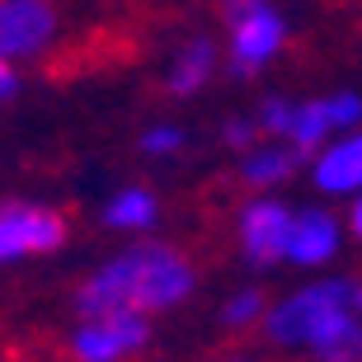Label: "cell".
Masks as SVG:
<instances>
[{"label":"cell","instance_id":"1","mask_svg":"<svg viewBox=\"0 0 362 362\" xmlns=\"http://www.w3.org/2000/svg\"><path fill=\"white\" fill-rule=\"evenodd\" d=\"M193 287V269L165 245H141L113 259L104 273H94L81 292V315H113V310H160L184 301Z\"/></svg>","mask_w":362,"mask_h":362},{"label":"cell","instance_id":"2","mask_svg":"<svg viewBox=\"0 0 362 362\" xmlns=\"http://www.w3.org/2000/svg\"><path fill=\"white\" fill-rule=\"evenodd\" d=\"M230 14V52H235V71L250 76L264 66L282 47V19L264 5V0H226Z\"/></svg>","mask_w":362,"mask_h":362},{"label":"cell","instance_id":"3","mask_svg":"<svg viewBox=\"0 0 362 362\" xmlns=\"http://www.w3.org/2000/svg\"><path fill=\"white\" fill-rule=\"evenodd\" d=\"M339 306H349V287H344V282L306 287L301 296H292V301H282V306L273 310L269 334L278 339V344H310V334L320 329V320Z\"/></svg>","mask_w":362,"mask_h":362},{"label":"cell","instance_id":"4","mask_svg":"<svg viewBox=\"0 0 362 362\" xmlns=\"http://www.w3.org/2000/svg\"><path fill=\"white\" fill-rule=\"evenodd\" d=\"M62 240H66V221H62L57 212L10 202L5 216H0V255H5V259L42 255V250H57Z\"/></svg>","mask_w":362,"mask_h":362},{"label":"cell","instance_id":"5","mask_svg":"<svg viewBox=\"0 0 362 362\" xmlns=\"http://www.w3.org/2000/svg\"><path fill=\"white\" fill-rule=\"evenodd\" d=\"M146 344V320L141 310H113V315H94L90 325H81L76 334V353L85 362H118L122 353H132Z\"/></svg>","mask_w":362,"mask_h":362},{"label":"cell","instance_id":"6","mask_svg":"<svg viewBox=\"0 0 362 362\" xmlns=\"http://www.w3.org/2000/svg\"><path fill=\"white\" fill-rule=\"evenodd\" d=\"M52 10L42 0H5L0 10V52L5 57H28L52 38Z\"/></svg>","mask_w":362,"mask_h":362},{"label":"cell","instance_id":"7","mask_svg":"<svg viewBox=\"0 0 362 362\" xmlns=\"http://www.w3.org/2000/svg\"><path fill=\"white\" fill-rule=\"evenodd\" d=\"M292 226H296V221L282 212L278 202H255V207H245L240 235H245L250 259H259V264L282 259V255H287V245H292Z\"/></svg>","mask_w":362,"mask_h":362},{"label":"cell","instance_id":"8","mask_svg":"<svg viewBox=\"0 0 362 362\" xmlns=\"http://www.w3.org/2000/svg\"><path fill=\"white\" fill-rule=\"evenodd\" d=\"M310 349L320 353V362H358L362 358V329L353 325L349 306L329 310L320 320V329L310 334Z\"/></svg>","mask_w":362,"mask_h":362},{"label":"cell","instance_id":"9","mask_svg":"<svg viewBox=\"0 0 362 362\" xmlns=\"http://www.w3.org/2000/svg\"><path fill=\"white\" fill-rule=\"evenodd\" d=\"M339 245V226L334 216L325 212H301L292 226V245H287V255L296 259V264H325V259L334 255Z\"/></svg>","mask_w":362,"mask_h":362},{"label":"cell","instance_id":"10","mask_svg":"<svg viewBox=\"0 0 362 362\" xmlns=\"http://www.w3.org/2000/svg\"><path fill=\"white\" fill-rule=\"evenodd\" d=\"M315 179H320V188H329V193H353V188H362V136H349V141H339V146H329L315 160Z\"/></svg>","mask_w":362,"mask_h":362},{"label":"cell","instance_id":"11","mask_svg":"<svg viewBox=\"0 0 362 362\" xmlns=\"http://www.w3.org/2000/svg\"><path fill=\"white\" fill-rule=\"evenodd\" d=\"M151 216H156V198H151L146 188H127V193H118V198L108 202L104 221L108 226H122V230H136V226H146Z\"/></svg>","mask_w":362,"mask_h":362},{"label":"cell","instance_id":"12","mask_svg":"<svg viewBox=\"0 0 362 362\" xmlns=\"http://www.w3.org/2000/svg\"><path fill=\"white\" fill-rule=\"evenodd\" d=\"M329 127H334V108L329 104H301L292 113V132L287 136H296V151H306V146H315Z\"/></svg>","mask_w":362,"mask_h":362},{"label":"cell","instance_id":"13","mask_svg":"<svg viewBox=\"0 0 362 362\" xmlns=\"http://www.w3.org/2000/svg\"><path fill=\"white\" fill-rule=\"evenodd\" d=\"M301 160V151L292 146H278V151H255L250 160H245V179L250 184H273V179H282L292 165Z\"/></svg>","mask_w":362,"mask_h":362},{"label":"cell","instance_id":"14","mask_svg":"<svg viewBox=\"0 0 362 362\" xmlns=\"http://www.w3.org/2000/svg\"><path fill=\"white\" fill-rule=\"evenodd\" d=\"M207 71H212V47H207V42L184 47V57H179V66H175V90L179 94L198 90V85L207 81Z\"/></svg>","mask_w":362,"mask_h":362},{"label":"cell","instance_id":"15","mask_svg":"<svg viewBox=\"0 0 362 362\" xmlns=\"http://www.w3.org/2000/svg\"><path fill=\"white\" fill-rule=\"evenodd\" d=\"M292 113H296V108H287L282 99H269L264 113H259V122H264L269 132H292Z\"/></svg>","mask_w":362,"mask_h":362},{"label":"cell","instance_id":"16","mask_svg":"<svg viewBox=\"0 0 362 362\" xmlns=\"http://www.w3.org/2000/svg\"><path fill=\"white\" fill-rule=\"evenodd\" d=\"M259 306H264V301H259V292H240V296H235V301L226 306V325H245V320H255Z\"/></svg>","mask_w":362,"mask_h":362},{"label":"cell","instance_id":"17","mask_svg":"<svg viewBox=\"0 0 362 362\" xmlns=\"http://www.w3.org/2000/svg\"><path fill=\"white\" fill-rule=\"evenodd\" d=\"M329 108H334V127H353V122L362 118V99H353V94L329 99Z\"/></svg>","mask_w":362,"mask_h":362},{"label":"cell","instance_id":"18","mask_svg":"<svg viewBox=\"0 0 362 362\" xmlns=\"http://www.w3.org/2000/svg\"><path fill=\"white\" fill-rule=\"evenodd\" d=\"M179 141H184V136H179V132H175V127H156V132H151V136H146V141H141V146H146V151H151V156H165V151H175V146H179Z\"/></svg>","mask_w":362,"mask_h":362},{"label":"cell","instance_id":"19","mask_svg":"<svg viewBox=\"0 0 362 362\" xmlns=\"http://www.w3.org/2000/svg\"><path fill=\"white\" fill-rule=\"evenodd\" d=\"M353 230L362 235V198H358V207H353Z\"/></svg>","mask_w":362,"mask_h":362},{"label":"cell","instance_id":"20","mask_svg":"<svg viewBox=\"0 0 362 362\" xmlns=\"http://www.w3.org/2000/svg\"><path fill=\"white\" fill-rule=\"evenodd\" d=\"M358 306H362V292H358Z\"/></svg>","mask_w":362,"mask_h":362}]
</instances>
